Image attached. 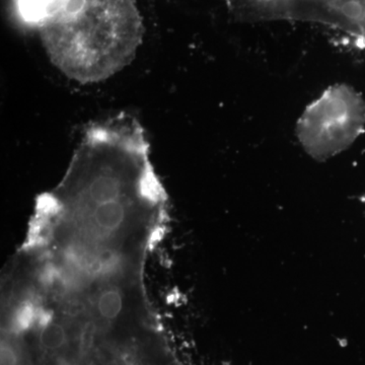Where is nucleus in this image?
<instances>
[{"label": "nucleus", "instance_id": "1", "mask_svg": "<svg viewBox=\"0 0 365 365\" xmlns=\"http://www.w3.org/2000/svg\"><path fill=\"white\" fill-rule=\"evenodd\" d=\"M37 32L53 66L90 85L131 63L144 28L135 0H54Z\"/></svg>", "mask_w": 365, "mask_h": 365}, {"label": "nucleus", "instance_id": "2", "mask_svg": "<svg viewBox=\"0 0 365 365\" xmlns=\"http://www.w3.org/2000/svg\"><path fill=\"white\" fill-rule=\"evenodd\" d=\"M364 128V98L352 86L337 83L307 106L295 131L307 155L324 162L350 148Z\"/></svg>", "mask_w": 365, "mask_h": 365}, {"label": "nucleus", "instance_id": "3", "mask_svg": "<svg viewBox=\"0 0 365 365\" xmlns=\"http://www.w3.org/2000/svg\"><path fill=\"white\" fill-rule=\"evenodd\" d=\"M93 309L105 321H114L124 309V297L114 285L104 287L93 300Z\"/></svg>", "mask_w": 365, "mask_h": 365}, {"label": "nucleus", "instance_id": "4", "mask_svg": "<svg viewBox=\"0 0 365 365\" xmlns=\"http://www.w3.org/2000/svg\"><path fill=\"white\" fill-rule=\"evenodd\" d=\"M40 344L46 350H57L63 347L67 342V334L64 327L61 324L51 323L48 324L41 329Z\"/></svg>", "mask_w": 365, "mask_h": 365}, {"label": "nucleus", "instance_id": "5", "mask_svg": "<svg viewBox=\"0 0 365 365\" xmlns=\"http://www.w3.org/2000/svg\"><path fill=\"white\" fill-rule=\"evenodd\" d=\"M342 4L365 26V0H342Z\"/></svg>", "mask_w": 365, "mask_h": 365}, {"label": "nucleus", "instance_id": "6", "mask_svg": "<svg viewBox=\"0 0 365 365\" xmlns=\"http://www.w3.org/2000/svg\"><path fill=\"white\" fill-rule=\"evenodd\" d=\"M18 353L13 346L7 344L6 342L1 345V365H18Z\"/></svg>", "mask_w": 365, "mask_h": 365}, {"label": "nucleus", "instance_id": "7", "mask_svg": "<svg viewBox=\"0 0 365 365\" xmlns=\"http://www.w3.org/2000/svg\"><path fill=\"white\" fill-rule=\"evenodd\" d=\"M95 335V325L93 323L86 324L81 335V350L83 353L88 352Z\"/></svg>", "mask_w": 365, "mask_h": 365}, {"label": "nucleus", "instance_id": "8", "mask_svg": "<svg viewBox=\"0 0 365 365\" xmlns=\"http://www.w3.org/2000/svg\"><path fill=\"white\" fill-rule=\"evenodd\" d=\"M361 201L365 204V194L364 196L361 197Z\"/></svg>", "mask_w": 365, "mask_h": 365}]
</instances>
